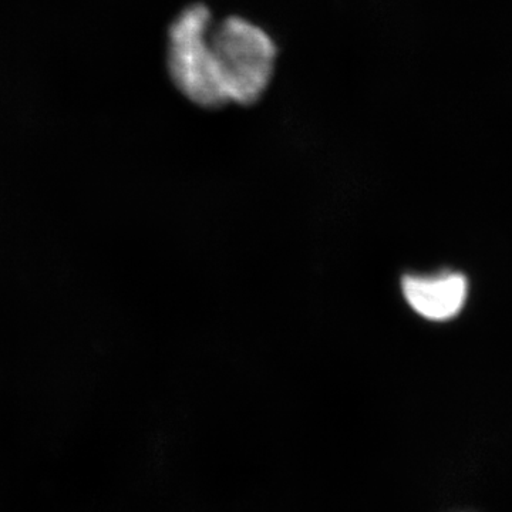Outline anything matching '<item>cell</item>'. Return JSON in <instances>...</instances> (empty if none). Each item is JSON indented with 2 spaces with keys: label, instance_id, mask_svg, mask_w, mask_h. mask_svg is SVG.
Masks as SVG:
<instances>
[{
  "label": "cell",
  "instance_id": "7a4b0ae2",
  "mask_svg": "<svg viewBox=\"0 0 512 512\" xmlns=\"http://www.w3.org/2000/svg\"><path fill=\"white\" fill-rule=\"evenodd\" d=\"M211 12L204 5L188 6L174 20L168 43V70L177 89L205 109L228 104L212 55Z\"/></svg>",
  "mask_w": 512,
  "mask_h": 512
},
{
  "label": "cell",
  "instance_id": "3957f363",
  "mask_svg": "<svg viewBox=\"0 0 512 512\" xmlns=\"http://www.w3.org/2000/svg\"><path fill=\"white\" fill-rule=\"evenodd\" d=\"M404 299L423 318L443 322L456 318L466 305L468 281L458 272L407 275L402 281Z\"/></svg>",
  "mask_w": 512,
  "mask_h": 512
},
{
  "label": "cell",
  "instance_id": "6da1fadb",
  "mask_svg": "<svg viewBox=\"0 0 512 512\" xmlns=\"http://www.w3.org/2000/svg\"><path fill=\"white\" fill-rule=\"evenodd\" d=\"M210 43L228 103L251 106L261 99L274 74V40L248 20L228 18L211 26Z\"/></svg>",
  "mask_w": 512,
  "mask_h": 512
}]
</instances>
